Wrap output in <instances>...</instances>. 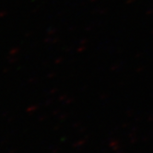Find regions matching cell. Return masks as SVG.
Returning <instances> with one entry per match:
<instances>
[]
</instances>
